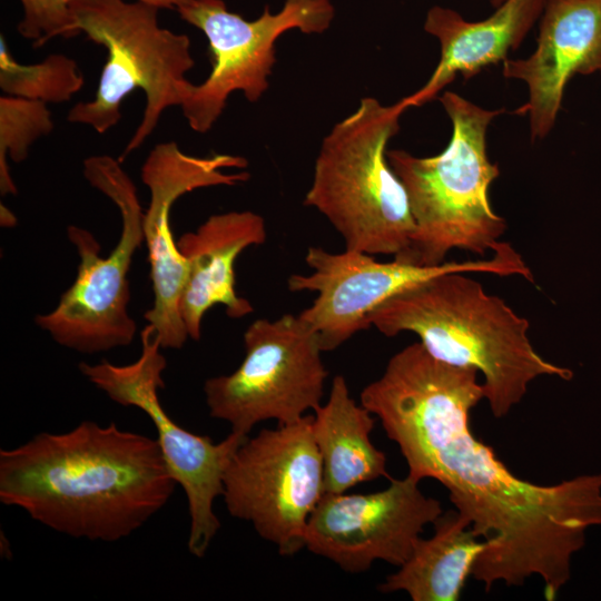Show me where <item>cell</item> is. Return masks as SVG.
I'll return each mask as SVG.
<instances>
[{
	"label": "cell",
	"mask_w": 601,
	"mask_h": 601,
	"mask_svg": "<svg viewBox=\"0 0 601 601\" xmlns=\"http://www.w3.org/2000/svg\"><path fill=\"white\" fill-rule=\"evenodd\" d=\"M477 374L433 357L416 342L388 359L362 390L361 404L397 444L407 475L440 482L485 542L473 579L489 591L538 577L545 599L554 600L587 530L601 525V473L551 485L516 476L472 432L470 414L484 398Z\"/></svg>",
	"instance_id": "6da1fadb"
},
{
	"label": "cell",
	"mask_w": 601,
	"mask_h": 601,
	"mask_svg": "<svg viewBox=\"0 0 601 601\" xmlns=\"http://www.w3.org/2000/svg\"><path fill=\"white\" fill-rule=\"evenodd\" d=\"M177 483L156 439L82 421L0 451V501L61 534L117 542L170 500Z\"/></svg>",
	"instance_id": "7a4b0ae2"
},
{
	"label": "cell",
	"mask_w": 601,
	"mask_h": 601,
	"mask_svg": "<svg viewBox=\"0 0 601 601\" xmlns=\"http://www.w3.org/2000/svg\"><path fill=\"white\" fill-rule=\"evenodd\" d=\"M368 323L387 337L413 333L433 357L475 368L496 418L522 401L535 378L573 376L535 351L526 318L462 272L436 275L393 295Z\"/></svg>",
	"instance_id": "3957f363"
},
{
	"label": "cell",
	"mask_w": 601,
	"mask_h": 601,
	"mask_svg": "<svg viewBox=\"0 0 601 601\" xmlns=\"http://www.w3.org/2000/svg\"><path fill=\"white\" fill-rule=\"evenodd\" d=\"M452 122V136L439 155L416 157L387 150L403 183L415 223L407 250L393 259L437 266L455 248L485 257L501 244L506 221L491 205L489 190L500 175L486 154V130L503 110H487L452 91L439 97Z\"/></svg>",
	"instance_id": "277c9868"
},
{
	"label": "cell",
	"mask_w": 601,
	"mask_h": 601,
	"mask_svg": "<svg viewBox=\"0 0 601 601\" xmlns=\"http://www.w3.org/2000/svg\"><path fill=\"white\" fill-rule=\"evenodd\" d=\"M406 109L365 97L323 139L304 205L328 219L346 249L395 258L411 244L410 199L386 150Z\"/></svg>",
	"instance_id": "5b68a950"
},
{
	"label": "cell",
	"mask_w": 601,
	"mask_h": 601,
	"mask_svg": "<svg viewBox=\"0 0 601 601\" xmlns=\"http://www.w3.org/2000/svg\"><path fill=\"white\" fill-rule=\"evenodd\" d=\"M159 8L135 0H77L70 4L71 38L80 32L107 49L96 96L76 104L70 122L83 124L104 134L121 119L126 96L140 88L146 107L140 124L119 157L121 162L155 130L161 114L180 106L189 82L185 75L195 61L186 35L158 23Z\"/></svg>",
	"instance_id": "8992f818"
},
{
	"label": "cell",
	"mask_w": 601,
	"mask_h": 601,
	"mask_svg": "<svg viewBox=\"0 0 601 601\" xmlns=\"http://www.w3.org/2000/svg\"><path fill=\"white\" fill-rule=\"evenodd\" d=\"M88 183L118 207L121 231L117 245L101 257L100 245L87 229L70 225L68 239L80 257L77 277L49 313L36 317L37 325L67 348L92 354L131 344L136 323L128 313L127 278L135 252L145 240L144 211L134 181L120 161L102 155L83 161Z\"/></svg>",
	"instance_id": "52a82bcc"
},
{
	"label": "cell",
	"mask_w": 601,
	"mask_h": 601,
	"mask_svg": "<svg viewBox=\"0 0 601 601\" xmlns=\"http://www.w3.org/2000/svg\"><path fill=\"white\" fill-rule=\"evenodd\" d=\"M140 342V356L132 363L116 365L101 359L96 364L81 362L78 367L112 402L137 407L151 420L166 464L187 497L188 551L203 558L220 528L214 502L223 494L226 469L248 435L230 432L215 443L211 437L189 432L176 423L159 400V390L165 387L161 374L167 362L150 324L142 328Z\"/></svg>",
	"instance_id": "ba28073f"
},
{
	"label": "cell",
	"mask_w": 601,
	"mask_h": 601,
	"mask_svg": "<svg viewBox=\"0 0 601 601\" xmlns=\"http://www.w3.org/2000/svg\"><path fill=\"white\" fill-rule=\"evenodd\" d=\"M244 359L233 373L204 384L211 417L248 435L260 422L292 423L322 404L328 375L324 351L298 315L254 321L244 333Z\"/></svg>",
	"instance_id": "9c48e42d"
},
{
	"label": "cell",
	"mask_w": 601,
	"mask_h": 601,
	"mask_svg": "<svg viewBox=\"0 0 601 601\" xmlns=\"http://www.w3.org/2000/svg\"><path fill=\"white\" fill-rule=\"evenodd\" d=\"M312 418L305 415L247 436L224 475L226 510L249 522L282 555L305 548L308 520L325 494Z\"/></svg>",
	"instance_id": "30bf717a"
},
{
	"label": "cell",
	"mask_w": 601,
	"mask_h": 601,
	"mask_svg": "<svg viewBox=\"0 0 601 601\" xmlns=\"http://www.w3.org/2000/svg\"><path fill=\"white\" fill-rule=\"evenodd\" d=\"M177 11L209 43L211 71L201 83L189 85L180 105L190 128L200 134L211 129L234 91H242L249 102L266 92L282 35L293 29L323 33L335 17L331 0H285L277 12L266 6L254 20L229 11L223 0H189Z\"/></svg>",
	"instance_id": "8fae6325"
},
{
	"label": "cell",
	"mask_w": 601,
	"mask_h": 601,
	"mask_svg": "<svg viewBox=\"0 0 601 601\" xmlns=\"http://www.w3.org/2000/svg\"><path fill=\"white\" fill-rule=\"evenodd\" d=\"M305 262L311 273L290 275L287 287L294 293L317 294L298 316L315 333L324 352L339 347L368 328L370 315L386 299L440 274L521 276L534 284L532 270L508 242H502L489 258L445 262L437 266H417L395 259L378 262L364 252L345 248L342 253H331L317 246L307 248Z\"/></svg>",
	"instance_id": "7c38bea8"
},
{
	"label": "cell",
	"mask_w": 601,
	"mask_h": 601,
	"mask_svg": "<svg viewBox=\"0 0 601 601\" xmlns=\"http://www.w3.org/2000/svg\"><path fill=\"white\" fill-rule=\"evenodd\" d=\"M442 513L440 501L408 475L373 493L324 494L308 520L305 548L349 573L375 561L401 566Z\"/></svg>",
	"instance_id": "4fadbf2b"
},
{
	"label": "cell",
	"mask_w": 601,
	"mask_h": 601,
	"mask_svg": "<svg viewBox=\"0 0 601 601\" xmlns=\"http://www.w3.org/2000/svg\"><path fill=\"white\" fill-rule=\"evenodd\" d=\"M244 157L217 154L196 157L183 152L175 141L154 147L141 168V180L150 191L144 214L154 304L144 318L158 336L161 348H181L189 338L179 313V299L188 264L179 252L170 226V210L183 195L198 188L235 186L249 179Z\"/></svg>",
	"instance_id": "5bb4252c"
},
{
	"label": "cell",
	"mask_w": 601,
	"mask_h": 601,
	"mask_svg": "<svg viewBox=\"0 0 601 601\" xmlns=\"http://www.w3.org/2000/svg\"><path fill=\"white\" fill-rule=\"evenodd\" d=\"M595 71H601V0H548L535 51L503 61L505 78L528 85L529 100L515 114L529 115L532 140L553 128L572 76Z\"/></svg>",
	"instance_id": "9a60e30c"
},
{
	"label": "cell",
	"mask_w": 601,
	"mask_h": 601,
	"mask_svg": "<svg viewBox=\"0 0 601 601\" xmlns=\"http://www.w3.org/2000/svg\"><path fill=\"white\" fill-rule=\"evenodd\" d=\"M266 238L264 218L250 210L211 215L195 231L178 238V249L188 264L179 313L189 338L200 339L204 315L216 304L225 306L230 318L254 312L236 292L234 265L243 250Z\"/></svg>",
	"instance_id": "2e32d148"
},
{
	"label": "cell",
	"mask_w": 601,
	"mask_h": 601,
	"mask_svg": "<svg viewBox=\"0 0 601 601\" xmlns=\"http://www.w3.org/2000/svg\"><path fill=\"white\" fill-rule=\"evenodd\" d=\"M546 1L505 0L492 16L481 21H467L450 8H430L424 30L439 40L440 61L423 87L401 99L403 104L407 108L422 106L434 99L457 75L470 79L487 66L504 61L540 19Z\"/></svg>",
	"instance_id": "e0dca14e"
},
{
	"label": "cell",
	"mask_w": 601,
	"mask_h": 601,
	"mask_svg": "<svg viewBox=\"0 0 601 601\" xmlns=\"http://www.w3.org/2000/svg\"><path fill=\"white\" fill-rule=\"evenodd\" d=\"M312 416L325 494L344 493L359 483L388 476L385 453L370 437L374 415L351 396L344 376L333 378L326 403L317 406Z\"/></svg>",
	"instance_id": "ac0fdd59"
},
{
	"label": "cell",
	"mask_w": 601,
	"mask_h": 601,
	"mask_svg": "<svg viewBox=\"0 0 601 601\" xmlns=\"http://www.w3.org/2000/svg\"><path fill=\"white\" fill-rule=\"evenodd\" d=\"M434 533L421 538L410 558L378 587L405 592L413 601H457L485 542L456 510L442 513Z\"/></svg>",
	"instance_id": "d6986e66"
},
{
	"label": "cell",
	"mask_w": 601,
	"mask_h": 601,
	"mask_svg": "<svg viewBox=\"0 0 601 601\" xmlns=\"http://www.w3.org/2000/svg\"><path fill=\"white\" fill-rule=\"evenodd\" d=\"M82 86L83 76L73 59L53 53L41 62L20 63L9 52L1 35L0 88L6 95L61 104L70 100Z\"/></svg>",
	"instance_id": "ffe728a7"
},
{
	"label": "cell",
	"mask_w": 601,
	"mask_h": 601,
	"mask_svg": "<svg viewBox=\"0 0 601 601\" xmlns=\"http://www.w3.org/2000/svg\"><path fill=\"white\" fill-rule=\"evenodd\" d=\"M53 129L47 104L14 96L0 97V191L16 195L17 187L10 175L7 156L16 162L28 157L30 146Z\"/></svg>",
	"instance_id": "44dd1931"
},
{
	"label": "cell",
	"mask_w": 601,
	"mask_h": 601,
	"mask_svg": "<svg viewBox=\"0 0 601 601\" xmlns=\"http://www.w3.org/2000/svg\"><path fill=\"white\" fill-rule=\"evenodd\" d=\"M22 19L18 32L32 41L33 48L41 47L56 37L71 38L69 7L77 0H19ZM158 7L174 9L189 0H137Z\"/></svg>",
	"instance_id": "7402d4cb"
},
{
	"label": "cell",
	"mask_w": 601,
	"mask_h": 601,
	"mask_svg": "<svg viewBox=\"0 0 601 601\" xmlns=\"http://www.w3.org/2000/svg\"><path fill=\"white\" fill-rule=\"evenodd\" d=\"M16 224V218L13 214L1 205V225L6 227H11Z\"/></svg>",
	"instance_id": "603a6c76"
},
{
	"label": "cell",
	"mask_w": 601,
	"mask_h": 601,
	"mask_svg": "<svg viewBox=\"0 0 601 601\" xmlns=\"http://www.w3.org/2000/svg\"><path fill=\"white\" fill-rule=\"evenodd\" d=\"M505 0H490L491 4L494 7V8H497L499 6H501Z\"/></svg>",
	"instance_id": "cb8c5ba5"
}]
</instances>
